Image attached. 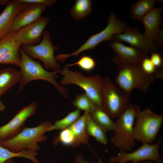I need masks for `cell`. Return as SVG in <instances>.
<instances>
[{
	"label": "cell",
	"instance_id": "5",
	"mask_svg": "<svg viewBox=\"0 0 163 163\" xmlns=\"http://www.w3.org/2000/svg\"><path fill=\"white\" fill-rule=\"evenodd\" d=\"M59 74L63 77L59 84L64 87L68 84H75L81 88L95 105L103 107L102 87L103 78L97 75L87 77L80 72L74 71L64 66Z\"/></svg>",
	"mask_w": 163,
	"mask_h": 163
},
{
	"label": "cell",
	"instance_id": "28",
	"mask_svg": "<svg viewBox=\"0 0 163 163\" xmlns=\"http://www.w3.org/2000/svg\"><path fill=\"white\" fill-rule=\"evenodd\" d=\"M96 65L94 59L90 56L84 55L76 62L66 65L64 66L69 67L77 66L84 71L90 72L94 69Z\"/></svg>",
	"mask_w": 163,
	"mask_h": 163
},
{
	"label": "cell",
	"instance_id": "7",
	"mask_svg": "<svg viewBox=\"0 0 163 163\" xmlns=\"http://www.w3.org/2000/svg\"><path fill=\"white\" fill-rule=\"evenodd\" d=\"M102 95L103 107L110 117L117 118L129 104L131 95L112 82L108 76L103 78Z\"/></svg>",
	"mask_w": 163,
	"mask_h": 163
},
{
	"label": "cell",
	"instance_id": "22",
	"mask_svg": "<svg viewBox=\"0 0 163 163\" xmlns=\"http://www.w3.org/2000/svg\"><path fill=\"white\" fill-rule=\"evenodd\" d=\"M157 0H139L130 5V14L133 20L141 21L144 16L154 8Z\"/></svg>",
	"mask_w": 163,
	"mask_h": 163
},
{
	"label": "cell",
	"instance_id": "3",
	"mask_svg": "<svg viewBox=\"0 0 163 163\" xmlns=\"http://www.w3.org/2000/svg\"><path fill=\"white\" fill-rule=\"evenodd\" d=\"M118 72L115 78L117 86L130 93L138 89L146 92L150 85L156 79L153 75L148 74L142 69L140 65L117 63Z\"/></svg>",
	"mask_w": 163,
	"mask_h": 163
},
{
	"label": "cell",
	"instance_id": "36",
	"mask_svg": "<svg viewBox=\"0 0 163 163\" xmlns=\"http://www.w3.org/2000/svg\"><path fill=\"white\" fill-rule=\"evenodd\" d=\"M9 0H0V5H4L6 4Z\"/></svg>",
	"mask_w": 163,
	"mask_h": 163
},
{
	"label": "cell",
	"instance_id": "35",
	"mask_svg": "<svg viewBox=\"0 0 163 163\" xmlns=\"http://www.w3.org/2000/svg\"><path fill=\"white\" fill-rule=\"evenodd\" d=\"M5 107V106L3 104L0 99V112L4 110Z\"/></svg>",
	"mask_w": 163,
	"mask_h": 163
},
{
	"label": "cell",
	"instance_id": "32",
	"mask_svg": "<svg viewBox=\"0 0 163 163\" xmlns=\"http://www.w3.org/2000/svg\"><path fill=\"white\" fill-rule=\"evenodd\" d=\"M154 42L155 45L159 50L161 51L163 50V26L157 35Z\"/></svg>",
	"mask_w": 163,
	"mask_h": 163
},
{
	"label": "cell",
	"instance_id": "11",
	"mask_svg": "<svg viewBox=\"0 0 163 163\" xmlns=\"http://www.w3.org/2000/svg\"><path fill=\"white\" fill-rule=\"evenodd\" d=\"M111 40L127 43L148 55L160 51L153 41L141 33L137 26H129L123 33L115 35Z\"/></svg>",
	"mask_w": 163,
	"mask_h": 163
},
{
	"label": "cell",
	"instance_id": "30",
	"mask_svg": "<svg viewBox=\"0 0 163 163\" xmlns=\"http://www.w3.org/2000/svg\"><path fill=\"white\" fill-rule=\"evenodd\" d=\"M140 66L143 71L148 74L155 75L157 72V69L153 64L149 56L143 59Z\"/></svg>",
	"mask_w": 163,
	"mask_h": 163
},
{
	"label": "cell",
	"instance_id": "39",
	"mask_svg": "<svg viewBox=\"0 0 163 163\" xmlns=\"http://www.w3.org/2000/svg\"><path fill=\"white\" fill-rule=\"evenodd\" d=\"M12 161V159H10L7 160L5 163H11Z\"/></svg>",
	"mask_w": 163,
	"mask_h": 163
},
{
	"label": "cell",
	"instance_id": "16",
	"mask_svg": "<svg viewBox=\"0 0 163 163\" xmlns=\"http://www.w3.org/2000/svg\"><path fill=\"white\" fill-rule=\"evenodd\" d=\"M110 47L114 51L116 56L113 61L117 63L133 64L140 65L142 60L148 56L137 48L133 46L125 45L122 43L112 41Z\"/></svg>",
	"mask_w": 163,
	"mask_h": 163
},
{
	"label": "cell",
	"instance_id": "33",
	"mask_svg": "<svg viewBox=\"0 0 163 163\" xmlns=\"http://www.w3.org/2000/svg\"><path fill=\"white\" fill-rule=\"evenodd\" d=\"M22 3L34 2L40 3L46 5L47 7L53 5L56 2L55 0H19Z\"/></svg>",
	"mask_w": 163,
	"mask_h": 163
},
{
	"label": "cell",
	"instance_id": "34",
	"mask_svg": "<svg viewBox=\"0 0 163 163\" xmlns=\"http://www.w3.org/2000/svg\"><path fill=\"white\" fill-rule=\"evenodd\" d=\"M74 160L77 163H92L85 159L82 155L80 154L76 155Z\"/></svg>",
	"mask_w": 163,
	"mask_h": 163
},
{
	"label": "cell",
	"instance_id": "37",
	"mask_svg": "<svg viewBox=\"0 0 163 163\" xmlns=\"http://www.w3.org/2000/svg\"><path fill=\"white\" fill-rule=\"evenodd\" d=\"M110 163H117L115 162L110 161ZM139 163H153V162L151 161H145L139 162Z\"/></svg>",
	"mask_w": 163,
	"mask_h": 163
},
{
	"label": "cell",
	"instance_id": "4",
	"mask_svg": "<svg viewBox=\"0 0 163 163\" xmlns=\"http://www.w3.org/2000/svg\"><path fill=\"white\" fill-rule=\"evenodd\" d=\"M53 124L49 120L43 121L37 126L24 127L17 135L8 140L0 141L2 147L10 151L18 152L27 149L37 151L40 149L38 143L46 141L47 138L46 132Z\"/></svg>",
	"mask_w": 163,
	"mask_h": 163
},
{
	"label": "cell",
	"instance_id": "17",
	"mask_svg": "<svg viewBox=\"0 0 163 163\" xmlns=\"http://www.w3.org/2000/svg\"><path fill=\"white\" fill-rule=\"evenodd\" d=\"M163 10L162 7H154L144 16L141 21L144 27L143 34L153 42L160 30V26L162 25Z\"/></svg>",
	"mask_w": 163,
	"mask_h": 163
},
{
	"label": "cell",
	"instance_id": "25",
	"mask_svg": "<svg viewBox=\"0 0 163 163\" xmlns=\"http://www.w3.org/2000/svg\"><path fill=\"white\" fill-rule=\"evenodd\" d=\"M86 124L87 133L89 136L94 137L97 142L104 145L107 144L106 132L94 121L89 113L87 115Z\"/></svg>",
	"mask_w": 163,
	"mask_h": 163
},
{
	"label": "cell",
	"instance_id": "9",
	"mask_svg": "<svg viewBox=\"0 0 163 163\" xmlns=\"http://www.w3.org/2000/svg\"><path fill=\"white\" fill-rule=\"evenodd\" d=\"M41 37L42 41L37 45H23L21 47L31 59L34 60L37 59L42 61L43 67L45 69L60 70L59 65L54 54L55 51L59 48L53 45L49 31L44 30Z\"/></svg>",
	"mask_w": 163,
	"mask_h": 163
},
{
	"label": "cell",
	"instance_id": "8",
	"mask_svg": "<svg viewBox=\"0 0 163 163\" xmlns=\"http://www.w3.org/2000/svg\"><path fill=\"white\" fill-rule=\"evenodd\" d=\"M133 127L134 138L142 143L152 144L156 139L163 122V116L146 108L137 115Z\"/></svg>",
	"mask_w": 163,
	"mask_h": 163
},
{
	"label": "cell",
	"instance_id": "14",
	"mask_svg": "<svg viewBox=\"0 0 163 163\" xmlns=\"http://www.w3.org/2000/svg\"><path fill=\"white\" fill-rule=\"evenodd\" d=\"M47 7L46 5L40 3H22L14 18L9 32L18 30L38 20L42 17V14Z\"/></svg>",
	"mask_w": 163,
	"mask_h": 163
},
{
	"label": "cell",
	"instance_id": "23",
	"mask_svg": "<svg viewBox=\"0 0 163 163\" xmlns=\"http://www.w3.org/2000/svg\"><path fill=\"white\" fill-rule=\"evenodd\" d=\"M37 155V151L25 149L18 152L10 151L0 145V163H5L9 159L14 157L23 158L29 159L34 163H39L36 157Z\"/></svg>",
	"mask_w": 163,
	"mask_h": 163
},
{
	"label": "cell",
	"instance_id": "18",
	"mask_svg": "<svg viewBox=\"0 0 163 163\" xmlns=\"http://www.w3.org/2000/svg\"><path fill=\"white\" fill-rule=\"evenodd\" d=\"M19 0H9L0 14V40L9 32L22 5Z\"/></svg>",
	"mask_w": 163,
	"mask_h": 163
},
{
	"label": "cell",
	"instance_id": "21",
	"mask_svg": "<svg viewBox=\"0 0 163 163\" xmlns=\"http://www.w3.org/2000/svg\"><path fill=\"white\" fill-rule=\"evenodd\" d=\"M89 113L94 121L105 131L114 130L116 122L112 120L103 107L94 104Z\"/></svg>",
	"mask_w": 163,
	"mask_h": 163
},
{
	"label": "cell",
	"instance_id": "1",
	"mask_svg": "<svg viewBox=\"0 0 163 163\" xmlns=\"http://www.w3.org/2000/svg\"><path fill=\"white\" fill-rule=\"evenodd\" d=\"M140 107L130 103L124 110L117 118L114 133L110 142L120 151H130L136 143L133 133L135 120L141 111Z\"/></svg>",
	"mask_w": 163,
	"mask_h": 163
},
{
	"label": "cell",
	"instance_id": "24",
	"mask_svg": "<svg viewBox=\"0 0 163 163\" xmlns=\"http://www.w3.org/2000/svg\"><path fill=\"white\" fill-rule=\"evenodd\" d=\"M92 6L90 0H76L70 11L71 14L76 21H79L90 14Z\"/></svg>",
	"mask_w": 163,
	"mask_h": 163
},
{
	"label": "cell",
	"instance_id": "10",
	"mask_svg": "<svg viewBox=\"0 0 163 163\" xmlns=\"http://www.w3.org/2000/svg\"><path fill=\"white\" fill-rule=\"evenodd\" d=\"M163 137H161L154 144L142 143L134 151L128 152L120 151L117 155L110 157V161L117 163H139L145 161H151L156 163H163L159 153V148Z\"/></svg>",
	"mask_w": 163,
	"mask_h": 163
},
{
	"label": "cell",
	"instance_id": "26",
	"mask_svg": "<svg viewBox=\"0 0 163 163\" xmlns=\"http://www.w3.org/2000/svg\"><path fill=\"white\" fill-rule=\"evenodd\" d=\"M80 117V110L79 109L70 112L62 119L56 120L48 129V131L54 130H62L69 127Z\"/></svg>",
	"mask_w": 163,
	"mask_h": 163
},
{
	"label": "cell",
	"instance_id": "19",
	"mask_svg": "<svg viewBox=\"0 0 163 163\" xmlns=\"http://www.w3.org/2000/svg\"><path fill=\"white\" fill-rule=\"evenodd\" d=\"M89 112L84 113L69 128L72 131L74 137L73 148L77 147L82 144L87 145L93 152L88 142L89 136L86 130V120Z\"/></svg>",
	"mask_w": 163,
	"mask_h": 163
},
{
	"label": "cell",
	"instance_id": "31",
	"mask_svg": "<svg viewBox=\"0 0 163 163\" xmlns=\"http://www.w3.org/2000/svg\"><path fill=\"white\" fill-rule=\"evenodd\" d=\"M150 59L157 69H163V58L162 55L158 52H154L151 53Z\"/></svg>",
	"mask_w": 163,
	"mask_h": 163
},
{
	"label": "cell",
	"instance_id": "40",
	"mask_svg": "<svg viewBox=\"0 0 163 163\" xmlns=\"http://www.w3.org/2000/svg\"><path fill=\"white\" fill-rule=\"evenodd\" d=\"M11 163H14V162L13 161H12L11 162Z\"/></svg>",
	"mask_w": 163,
	"mask_h": 163
},
{
	"label": "cell",
	"instance_id": "12",
	"mask_svg": "<svg viewBox=\"0 0 163 163\" xmlns=\"http://www.w3.org/2000/svg\"><path fill=\"white\" fill-rule=\"evenodd\" d=\"M21 46L18 40L17 30L9 32L0 40V64L20 67Z\"/></svg>",
	"mask_w": 163,
	"mask_h": 163
},
{
	"label": "cell",
	"instance_id": "20",
	"mask_svg": "<svg viewBox=\"0 0 163 163\" xmlns=\"http://www.w3.org/2000/svg\"><path fill=\"white\" fill-rule=\"evenodd\" d=\"M21 79V73L15 69L6 68L0 70V97Z\"/></svg>",
	"mask_w": 163,
	"mask_h": 163
},
{
	"label": "cell",
	"instance_id": "15",
	"mask_svg": "<svg viewBox=\"0 0 163 163\" xmlns=\"http://www.w3.org/2000/svg\"><path fill=\"white\" fill-rule=\"evenodd\" d=\"M50 20L48 18L41 17L34 22L18 30V40L21 45L35 46L38 44Z\"/></svg>",
	"mask_w": 163,
	"mask_h": 163
},
{
	"label": "cell",
	"instance_id": "29",
	"mask_svg": "<svg viewBox=\"0 0 163 163\" xmlns=\"http://www.w3.org/2000/svg\"><path fill=\"white\" fill-rule=\"evenodd\" d=\"M72 104L78 109L89 112L94 104L85 93L77 95Z\"/></svg>",
	"mask_w": 163,
	"mask_h": 163
},
{
	"label": "cell",
	"instance_id": "13",
	"mask_svg": "<svg viewBox=\"0 0 163 163\" xmlns=\"http://www.w3.org/2000/svg\"><path fill=\"white\" fill-rule=\"evenodd\" d=\"M37 103L34 102L20 110L9 122L0 127V141L10 139L19 133L25 127L27 119L36 110Z\"/></svg>",
	"mask_w": 163,
	"mask_h": 163
},
{
	"label": "cell",
	"instance_id": "6",
	"mask_svg": "<svg viewBox=\"0 0 163 163\" xmlns=\"http://www.w3.org/2000/svg\"><path fill=\"white\" fill-rule=\"evenodd\" d=\"M107 27L104 30L90 37L76 50L69 54H58L55 56L56 60L63 62L71 56H76L84 51L93 50L103 41L111 40L115 35L123 33L129 26L126 22L118 18L113 12L109 15Z\"/></svg>",
	"mask_w": 163,
	"mask_h": 163
},
{
	"label": "cell",
	"instance_id": "2",
	"mask_svg": "<svg viewBox=\"0 0 163 163\" xmlns=\"http://www.w3.org/2000/svg\"><path fill=\"white\" fill-rule=\"evenodd\" d=\"M21 56L20 68L21 79L19 82L18 94L26 85L30 82L36 80H43L51 83L65 97L69 95L68 89L60 85L54 78L55 75L59 73V70L49 72L45 69L39 61H36L29 57L20 47Z\"/></svg>",
	"mask_w": 163,
	"mask_h": 163
},
{
	"label": "cell",
	"instance_id": "27",
	"mask_svg": "<svg viewBox=\"0 0 163 163\" xmlns=\"http://www.w3.org/2000/svg\"><path fill=\"white\" fill-rule=\"evenodd\" d=\"M75 139L73 134L69 128L62 130L58 135L56 136L53 140L55 145L61 143L66 146L73 147Z\"/></svg>",
	"mask_w": 163,
	"mask_h": 163
},
{
	"label": "cell",
	"instance_id": "38",
	"mask_svg": "<svg viewBox=\"0 0 163 163\" xmlns=\"http://www.w3.org/2000/svg\"><path fill=\"white\" fill-rule=\"evenodd\" d=\"M94 153L97 157L98 158V161L96 163H105L104 162L99 158L98 156L96 155V154L94 152Z\"/></svg>",
	"mask_w": 163,
	"mask_h": 163
}]
</instances>
